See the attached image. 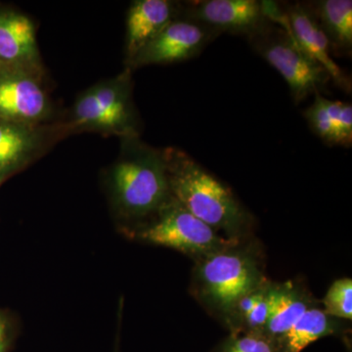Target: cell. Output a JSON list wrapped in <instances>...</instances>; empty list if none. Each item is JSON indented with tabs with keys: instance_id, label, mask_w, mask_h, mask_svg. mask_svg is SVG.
<instances>
[{
	"instance_id": "obj_1",
	"label": "cell",
	"mask_w": 352,
	"mask_h": 352,
	"mask_svg": "<svg viewBox=\"0 0 352 352\" xmlns=\"http://www.w3.org/2000/svg\"><path fill=\"white\" fill-rule=\"evenodd\" d=\"M171 195L197 219L228 239L249 238L254 219L232 190L186 152L163 150Z\"/></svg>"
},
{
	"instance_id": "obj_2",
	"label": "cell",
	"mask_w": 352,
	"mask_h": 352,
	"mask_svg": "<svg viewBox=\"0 0 352 352\" xmlns=\"http://www.w3.org/2000/svg\"><path fill=\"white\" fill-rule=\"evenodd\" d=\"M126 150L113 164L108 184L113 212L134 230L151 220L171 196L164 153L126 139Z\"/></svg>"
},
{
	"instance_id": "obj_3",
	"label": "cell",
	"mask_w": 352,
	"mask_h": 352,
	"mask_svg": "<svg viewBox=\"0 0 352 352\" xmlns=\"http://www.w3.org/2000/svg\"><path fill=\"white\" fill-rule=\"evenodd\" d=\"M195 263L192 295L220 321L241 298L268 280L263 249L249 238Z\"/></svg>"
},
{
	"instance_id": "obj_4",
	"label": "cell",
	"mask_w": 352,
	"mask_h": 352,
	"mask_svg": "<svg viewBox=\"0 0 352 352\" xmlns=\"http://www.w3.org/2000/svg\"><path fill=\"white\" fill-rule=\"evenodd\" d=\"M127 234L133 239L182 252L195 261L240 241L228 239L217 232L173 195L151 220Z\"/></svg>"
},
{
	"instance_id": "obj_5",
	"label": "cell",
	"mask_w": 352,
	"mask_h": 352,
	"mask_svg": "<svg viewBox=\"0 0 352 352\" xmlns=\"http://www.w3.org/2000/svg\"><path fill=\"white\" fill-rule=\"evenodd\" d=\"M131 71L126 68L117 78L95 85L78 99L71 122L73 129H95L126 139L138 138L131 96Z\"/></svg>"
},
{
	"instance_id": "obj_6",
	"label": "cell",
	"mask_w": 352,
	"mask_h": 352,
	"mask_svg": "<svg viewBox=\"0 0 352 352\" xmlns=\"http://www.w3.org/2000/svg\"><path fill=\"white\" fill-rule=\"evenodd\" d=\"M249 41L254 50L284 78L296 104L309 95L320 94L331 80L327 71L308 56L279 25L271 24Z\"/></svg>"
},
{
	"instance_id": "obj_7",
	"label": "cell",
	"mask_w": 352,
	"mask_h": 352,
	"mask_svg": "<svg viewBox=\"0 0 352 352\" xmlns=\"http://www.w3.org/2000/svg\"><path fill=\"white\" fill-rule=\"evenodd\" d=\"M219 34L207 25L180 15L141 48L129 60L127 68L186 61L198 56Z\"/></svg>"
},
{
	"instance_id": "obj_8",
	"label": "cell",
	"mask_w": 352,
	"mask_h": 352,
	"mask_svg": "<svg viewBox=\"0 0 352 352\" xmlns=\"http://www.w3.org/2000/svg\"><path fill=\"white\" fill-rule=\"evenodd\" d=\"M38 68L0 67V120L38 126L50 113Z\"/></svg>"
},
{
	"instance_id": "obj_9",
	"label": "cell",
	"mask_w": 352,
	"mask_h": 352,
	"mask_svg": "<svg viewBox=\"0 0 352 352\" xmlns=\"http://www.w3.org/2000/svg\"><path fill=\"white\" fill-rule=\"evenodd\" d=\"M180 15L219 32L243 34L248 38L267 29L272 22L256 0H203L189 2Z\"/></svg>"
},
{
	"instance_id": "obj_10",
	"label": "cell",
	"mask_w": 352,
	"mask_h": 352,
	"mask_svg": "<svg viewBox=\"0 0 352 352\" xmlns=\"http://www.w3.org/2000/svg\"><path fill=\"white\" fill-rule=\"evenodd\" d=\"M275 22L291 34L308 56L327 71L331 80L344 91L351 92V80L333 60L329 39L307 4H292Z\"/></svg>"
},
{
	"instance_id": "obj_11",
	"label": "cell",
	"mask_w": 352,
	"mask_h": 352,
	"mask_svg": "<svg viewBox=\"0 0 352 352\" xmlns=\"http://www.w3.org/2000/svg\"><path fill=\"white\" fill-rule=\"evenodd\" d=\"M34 23L25 14L0 7V67L38 68Z\"/></svg>"
},
{
	"instance_id": "obj_12",
	"label": "cell",
	"mask_w": 352,
	"mask_h": 352,
	"mask_svg": "<svg viewBox=\"0 0 352 352\" xmlns=\"http://www.w3.org/2000/svg\"><path fill=\"white\" fill-rule=\"evenodd\" d=\"M179 4L168 0H138L126 18L127 61L180 16Z\"/></svg>"
},
{
	"instance_id": "obj_13",
	"label": "cell",
	"mask_w": 352,
	"mask_h": 352,
	"mask_svg": "<svg viewBox=\"0 0 352 352\" xmlns=\"http://www.w3.org/2000/svg\"><path fill=\"white\" fill-rule=\"evenodd\" d=\"M320 303L300 282H273L270 316L264 337L274 346L308 309L320 307Z\"/></svg>"
},
{
	"instance_id": "obj_14",
	"label": "cell",
	"mask_w": 352,
	"mask_h": 352,
	"mask_svg": "<svg viewBox=\"0 0 352 352\" xmlns=\"http://www.w3.org/2000/svg\"><path fill=\"white\" fill-rule=\"evenodd\" d=\"M39 129L0 120V185L25 168L41 151L43 136Z\"/></svg>"
},
{
	"instance_id": "obj_15",
	"label": "cell",
	"mask_w": 352,
	"mask_h": 352,
	"mask_svg": "<svg viewBox=\"0 0 352 352\" xmlns=\"http://www.w3.org/2000/svg\"><path fill=\"white\" fill-rule=\"evenodd\" d=\"M347 321L335 318L315 307L308 309L288 332L274 344L275 352H302L308 346L326 337L346 339ZM347 340V339H346Z\"/></svg>"
},
{
	"instance_id": "obj_16",
	"label": "cell",
	"mask_w": 352,
	"mask_h": 352,
	"mask_svg": "<svg viewBox=\"0 0 352 352\" xmlns=\"http://www.w3.org/2000/svg\"><path fill=\"white\" fill-rule=\"evenodd\" d=\"M272 285L273 282L268 279L233 305L221 321L229 333L264 335L270 316Z\"/></svg>"
},
{
	"instance_id": "obj_17",
	"label": "cell",
	"mask_w": 352,
	"mask_h": 352,
	"mask_svg": "<svg viewBox=\"0 0 352 352\" xmlns=\"http://www.w3.org/2000/svg\"><path fill=\"white\" fill-rule=\"evenodd\" d=\"M330 43L333 52H351V0H321L307 4Z\"/></svg>"
},
{
	"instance_id": "obj_18",
	"label": "cell",
	"mask_w": 352,
	"mask_h": 352,
	"mask_svg": "<svg viewBox=\"0 0 352 352\" xmlns=\"http://www.w3.org/2000/svg\"><path fill=\"white\" fill-rule=\"evenodd\" d=\"M323 310L330 316L342 320L352 319V280L340 278L336 280L328 289L322 300Z\"/></svg>"
},
{
	"instance_id": "obj_19",
	"label": "cell",
	"mask_w": 352,
	"mask_h": 352,
	"mask_svg": "<svg viewBox=\"0 0 352 352\" xmlns=\"http://www.w3.org/2000/svg\"><path fill=\"white\" fill-rule=\"evenodd\" d=\"M210 352H275L272 342L263 336L229 333Z\"/></svg>"
},
{
	"instance_id": "obj_20",
	"label": "cell",
	"mask_w": 352,
	"mask_h": 352,
	"mask_svg": "<svg viewBox=\"0 0 352 352\" xmlns=\"http://www.w3.org/2000/svg\"><path fill=\"white\" fill-rule=\"evenodd\" d=\"M324 98L321 94H315L314 103L305 110V116L315 133L327 144L337 145V135L330 118H329Z\"/></svg>"
},
{
	"instance_id": "obj_21",
	"label": "cell",
	"mask_w": 352,
	"mask_h": 352,
	"mask_svg": "<svg viewBox=\"0 0 352 352\" xmlns=\"http://www.w3.org/2000/svg\"><path fill=\"white\" fill-rule=\"evenodd\" d=\"M17 337V321L10 312L0 309V352L12 351Z\"/></svg>"
},
{
	"instance_id": "obj_22",
	"label": "cell",
	"mask_w": 352,
	"mask_h": 352,
	"mask_svg": "<svg viewBox=\"0 0 352 352\" xmlns=\"http://www.w3.org/2000/svg\"><path fill=\"white\" fill-rule=\"evenodd\" d=\"M352 143V106L342 103L339 124L337 129V145L349 147Z\"/></svg>"
},
{
	"instance_id": "obj_23",
	"label": "cell",
	"mask_w": 352,
	"mask_h": 352,
	"mask_svg": "<svg viewBox=\"0 0 352 352\" xmlns=\"http://www.w3.org/2000/svg\"><path fill=\"white\" fill-rule=\"evenodd\" d=\"M0 186H1V185H0Z\"/></svg>"
},
{
	"instance_id": "obj_24",
	"label": "cell",
	"mask_w": 352,
	"mask_h": 352,
	"mask_svg": "<svg viewBox=\"0 0 352 352\" xmlns=\"http://www.w3.org/2000/svg\"><path fill=\"white\" fill-rule=\"evenodd\" d=\"M116 352H118V351H116Z\"/></svg>"
}]
</instances>
